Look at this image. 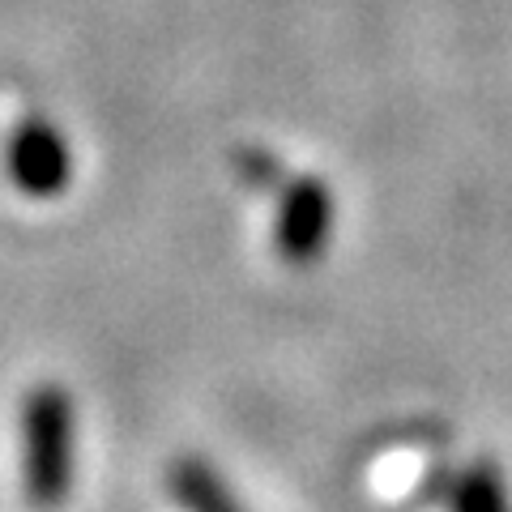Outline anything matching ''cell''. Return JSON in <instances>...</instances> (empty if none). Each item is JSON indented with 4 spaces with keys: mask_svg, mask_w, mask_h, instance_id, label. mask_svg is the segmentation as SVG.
I'll return each mask as SVG.
<instances>
[{
    "mask_svg": "<svg viewBox=\"0 0 512 512\" xmlns=\"http://www.w3.org/2000/svg\"><path fill=\"white\" fill-rule=\"evenodd\" d=\"M77 470L73 397L60 384H39L22 402V495L30 508L52 512L69 500Z\"/></svg>",
    "mask_w": 512,
    "mask_h": 512,
    "instance_id": "obj_1",
    "label": "cell"
},
{
    "mask_svg": "<svg viewBox=\"0 0 512 512\" xmlns=\"http://www.w3.org/2000/svg\"><path fill=\"white\" fill-rule=\"evenodd\" d=\"M9 180L26 197H56L73 180V154L64 146L60 128L43 116H30L13 128L9 141Z\"/></svg>",
    "mask_w": 512,
    "mask_h": 512,
    "instance_id": "obj_2",
    "label": "cell"
},
{
    "mask_svg": "<svg viewBox=\"0 0 512 512\" xmlns=\"http://www.w3.org/2000/svg\"><path fill=\"white\" fill-rule=\"evenodd\" d=\"M329 222H333V197L329 188L316 180V175H303L291 188L282 192L278 205V252L282 261L291 265H312L320 252H325L329 239Z\"/></svg>",
    "mask_w": 512,
    "mask_h": 512,
    "instance_id": "obj_3",
    "label": "cell"
},
{
    "mask_svg": "<svg viewBox=\"0 0 512 512\" xmlns=\"http://www.w3.org/2000/svg\"><path fill=\"white\" fill-rule=\"evenodd\" d=\"M448 512H512L508 508V487L491 461H478L448 491Z\"/></svg>",
    "mask_w": 512,
    "mask_h": 512,
    "instance_id": "obj_4",
    "label": "cell"
},
{
    "mask_svg": "<svg viewBox=\"0 0 512 512\" xmlns=\"http://www.w3.org/2000/svg\"><path fill=\"white\" fill-rule=\"evenodd\" d=\"M171 483H175V495L184 500L188 512H239L235 500L227 495V487L218 483V474L210 466H201V461H184Z\"/></svg>",
    "mask_w": 512,
    "mask_h": 512,
    "instance_id": "obj_5",
    "label": "cell"
}]
</instances>
